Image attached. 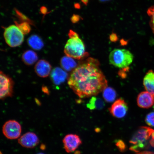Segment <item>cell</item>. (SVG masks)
Masks as SVG:
<instances>
[{
  "instance_id": "6da1fadb",
  "label": "cell",
  "mask_w": 154,
  "mask_h": 154,
  "mask_svg": "<svg viewBox=\"0 0 154 154\" xmlns=\"http://www.w3.org/2000/svg\"><path fill=\"white\" fill-rule=\"evenodd\" d=\"M99 66L97 60L89 57L73 71L68 84L79 97L96 96L107 87V80Z\"/></svg>"
},
{
  "instance_id": "7a4b0ae2",
  "label": "cell",
  "mask_w": 154,
  "mask_h": 154,
  "mask_svg": "<svg viewBox=\"0 0 154 154\" xmlns=\"http://www.w3.org/2000/svg\"><path fill=\"white\" fill-rule=\"evenodd\" d=\"M69 38L64 47V52L67 56L80 60L88 55L85 46L78 34L72 30L68 34Z\"/></svg>"
},
{
  "instance_id": "3957f363",
  "label": "cell",
  "mask_w": 154,
  "mask_h": 154,
  "mask_svg": "<svg viewBox=\"0 0 154 154\" xmlns=\"http://www.w3.org/2000/svg\"><path fill=\"white\" fill-rule=\"evenodd\" d=\"M154 130L147 127H141L134 133L130 141L131 151L138 152L147 145V141Z\"/></svg>"
},
{
  "instance_id": "277c9868",
  "label": "cell",
  "mask_w": 154,
  "mask_h": 154,
  "mask_svg": "<svg viewBox=\"0 0 154 154\" xmlns=\"http://www.w3.org/2000/svg\"><path fill=\"white\" fill-rule=\"evenodd\" d=\"M134 55L131 52L125 49H115L109 57L110 64L119 68L128 67L134 60Z\"/></svg>"
},
{
  "instance_id": "5b68a950",
  "label": "cell",
  "mask_w": 154,
  "mask_h": 154,
  "mask_svg": "<svg viewBox=\"0 0 154 154\" xmlns=\"http://www.w3.org/2000/svg\"><path fill=\"white\" fill-rule=\"evenodd\" d=\"M24 35L18 27L14 25L5 28L4 32L6 43L12 48L18 47L22 44L24 40Z\"/></svg>"
},
{
  "instance_id": "8992f818",
  "label": "cell",
  "mask_w": 154,
  "mask_h": 154,
  "mask_svg": "<svg viewBox=\"0 0 154 154\" xmlns=\"http://www.w3.org/2000/svg\"><path fill=\"white\" fill-rule=\"evenodd\" d=\"M22 127L19 123L14 120L7 121L2 128L3 134L10 140L17 139L20 137L22 132Z\"/></svg>"
},
{
  "instance_id": "52a82bcc",
  "label": "cell",
  "mask_w": 154,
  "mask_h": 154,
  "mask_svg": "<svg viewBox=\"0 0 154 154\" xmlns=\"http://www.w3.org/2000/svg\"><path fill=\"white\" fill-rule=\"evenodd\" d=\"M1 78V90L0 98L3 100L12 96L13 94L14 82L12 79L2 71L0 74Z\"/></svg>"
},
{
  "instance_id": "ba28073f",
  "label": "cell",
  "mask_w": 154,
  "mask_h": 154,
  "mask_svg": "<svg viewBox=\"0 0 154 154\" xmlns=\"http://www.w3.org/2000/svg\"><path fill=\"white\" fill-rule=\"evenodd\" d=\"M63 141L65 151L68 153L75 151L82 143L79 137L73 134L66 135L63 138Z\"/></svg>"
},
{
  "instance_id": "9c48e42d",
  "label": "cell",
  "mask_w": 154,
  "mask_h": 154,
  "mask_svg": "<svg viewBox=\"0 0 154 154\" xmlns=\"http://www.w3.org/2000/svg\"><path fill=\"white\" fill-rule=\"evenodd\" d=\"M128 110V104L122 99L117 100L109 109V112L113 116L119 119L124 117Z\"/></svg>"
},
{
  "instance_id": "30bf717a",
  "label": "cell",
  "mask_w": 154,
  "mask_h": 154,
  "mask_svg": "<svg viewBox=\"0 0 154 154\" xmlns=\"http://www.w3.org/2000/svg\"><path fill=\"white\" fill-rule=\"evenodd\" d=\"M18 142L23 147L32 149L38 145L39 140L36 134L32 132H28L19 138Z\"/></svg>"
},
{
  "instance_id": "8fae6325",
  "label": "cell",
  "mask_w": 154,
  "mask_h": 154,
  "mask_svg": "<svg viewBox=\"0 0 154 154\" xmlns=\"http://www.w3.org/2000/svg\"><path fill=\"white\" fill-rule=\"evenodd\" d=\"M137 101L140 108H149L154 104V96L147 91L142 92L138 95Z\"/></svg>"
},
{
  "instance_id": "7c38bea8",
  "label": "cell",
  "mask_w": 154,
  "mask_h": 154,
  "mask_svg": "<svg viewBox=\"0 0 154 154\" xmlns=\"http://www.w3.org/2000/svg\"><path fill=\"white\" fill-rule=\"evenodd\" d=\"M35 71L38 76L47 78L51 72V66L50 63L45 60H41L36 63Z\"/></svg>"
},
{
  "instance_id": "4fadbf2b",
  "label": "cell",
  "mask_w": 154,
  "mask_h": 154,
  "mask_svg": "<svg viewBox=\"0 0 154 154\" xmlns=\"http://www.w3.org/2000/svg\"><path fill=\"white\" fill-rule=\"evenodd\" d=\"M51 77L54 83L58 85L65 81L67 77V74L63 69L56 67L52 71Z\"/></svg>"
},
{
  "instance_id": "5bb4252c",
  "label": "cell",
  "mask_w": 154,
  "mask_h": 154,
  "mask_svg": "<svg viewBox=\"0 0 154 154\" xmlns=\"http://www.w3.org/2000/svg\"><path fill=\"white\" fill-rule=\"evenodd\" d=\"M143 84L147 91L154 96V72L150 70L146 73L143 80Z\"/></svg>"
},
{
  "instance_id": "9a60e30c",
  "label": "cell",
  "mask_w": 154,
  "mask_h": 154,
  "mask_svg": "<svg viewBox=\"0 0 154 154\" xmlns=\"http://www.w3.org/2000/svg\"><path fill=\"white\" fill-rule=\"evenodd\" d=\"M28 44L30 47L35 50H40L43 48L44 44L41 38L36 35H32L28 38Z\"/></svg>"
},
{
  "instance_id": "2e32d148",
  "label": "cell",
  "mask_w": 154,
  "mask_h": 154,
  "mask_svg": "<svg viewBox=\"0 0 154 154\" xmlns=\"http://www.w3.org/2000/svg\"><path fill=\"white\" fill-rule=\"evenodd\" d=\"M105 103L100 98L92 96L87 104V107L91 110H100L105 107Z\"/></svg>"
},
{
  "instance_id": "e0dca14e",
  "label": "cell",
  "mask_w": 154,
  "mask_h": 154,
  "mask_svg": "<svg viewBox=\"0 0 154 154\" xmlns=\"http://www.w3.org/2000/svg\"><path fill=\"white\" fill-rule=\"evenodd\" d=\"M22 59L25 64L30 66L33 65L37 61L38 56L37 54L33 51L28 50L23 54Z\"/></svg>"
},
{
  "instance_id": "ac0fdd59",
  "label": "cell",
  "mask_w": 154,
  "mask_h": 154,
  "mask_svg": "<svg viewBox=\"0 0 154 154\" xmlns=\"http://www.w3.org/2000/svg\"><path fill=\"white\" fill-rule=\"evenodd\" d=\"M60 65L65 71L70 72L74 68H76L77 63L72 58L70 57H63L60 60Z\"/></svg>"
},
{
  "instance_id": "d6986e66",
  "label": "cell",
  "mask_w": 154,
  "mask_h": 154,
  "mask_svg": "<svg viewBox=\"0 0 154 154\" xmlns=\"http://www.w3.org/2000/svg\"><path fill=\"white\" fill-rule=\"evenodd\" d=\"M103 91V97L106 102L111 103L115 100L117 93L113 88L107 87Z\"/></svg>"
},
{
  "instance_id": "ffe728a7",
  "label": "cell",
  "mask_w": 154,
  "mask_h": 154,
  "mask_svg": "<svg viewBox=\"0 0 154 154\" xmlns=\"http://www.w3.org/2000/svg\"><path fill=\"white\" fill-rule=\"evenodd\" d=\"M15 24L18 27L21 32L24 34H27L31 30L30 24L26 22H22L19 23L18 22H15Z\"/></svg>"
},
{
  "instance_id": "44dd1931",
  "label": "cell",
  "mask_w": 154,
  "mask_h": 154,
  "mask_svg": "<svg viewBox=\"0 0 154 154\" xmlns=\"http://www.w3.org/2000/svg\"><path fill=\"white\" fill-rule=\"evenodd\" d=\"M147 13L150 18V26L154 34V5L152 6L148 9Z\"/></svg>"
},
{
  "instance_id": "7402d4cb",
  "label": "cell",
  "mask_w": 154,
  "mask_h": 154,
  "mask_svg": "<svg viewBox=\"0 0 154 154\" xmlns=\"http://www.w3.org/2000/svg\"><path fill=\"white\" fill-rule=\"evenodd\" d=\"M146 122L149 126L154 127V112L148 114L146 117Z\"/></svg>"
},
{
  "instance_id": "603a6c76",
  "label": "cell",
  "mask_w": 154,
  "mask_h": 154,
  "mask_svg": "<svg viewBox=\"0 0 154 154\" xmlns=\"http://www.w3.org/2000/svg\"><path fill=\"white\" fill-rule=\"evenodd\" d=\"M15 10V12L16 13V14L17 16H18V18L22 20V22H26L29 23L31 24H33V23L32 22V21L30 20L28 18L26 17L22 13H21L19 11L17 10Z\"/></svg>"
},
{
  "instance_id": "cb8c5ba5",
  "label": "cell",
  "mask_w": 154,
  "mask_h": 154,
  "mask_svg": "<svg viewBox=\"0 0 154 154\" xmlns=\"http://www.w3.org/2000/svg\"><path fill=\"white\" fill-rule=\"evenodd\" d=\"M116 145L121 151H123L126 148V146L122 140H119L116 142Z\"/></svg>"
},
{
  "instance_id": "d4e9b609",
  "label": "cell",
  "mask_w": 154,
  "mask_h": 154,
  "mask_svg": "<svg viewBox=\"0 0 154 154\" xmlns=\"http://www.w3.org/2000/svg\"><path fill=\"white\" fill-rule=\"evenodd\" d=\"M80 17L78 15L74 14L71 18V21L74 23L78 22L79 21Z\"/></svg>"
},
{
  "instance_id": "484cf974",
  "label": "cell",
  "mask_w": 154,
  "mask_h": 154,
  "mask_svg": "<svg viewBox=\"0 0 154 154\" xmlns=\"http://www.w3.org/2000/svg\"><path fill=\"white\" fill-rule=\"evenodd\" d=\"M110 40L111 41L115 42V40H116L117 39V36L116 35L113 34H112L110 36Z\"/></svg>"
},
{
  "instance_id": "4316f807",
  "label": "cell",
  "mask_w": 154,
  "mask_h": 154,
  "mask_svg": "<svg viewBox=\"0 0 154 154\" xmlns=\"http://www.w3.org/2000/svg\"><path fill=\"white\" fill-rule=\"evenodd\" d=\"M40 11L42 14H46L47 12V9L45 7H42L40 9Z\"/></svg>"
},
{
  "instance_id": "83f0119b",
  "label": "cell",
  "mask_w": 154,
  "mask_h": 154,
  "mask_svg": "<svg viewBox=\"0 0 154 154\" xmlns=\"http://www.w3.org/2000/svg\"><path fill=\"white\" fill-rule=\"evenodd\" d=\"M137 154H154V153L149 151H144Z\"/></svg>"
},
{
  "instance_id": "f1b7e54d",
  "label": "cell",
  "mask_w": 154,
  "mask_h": 154,
  "mask_svg": "<svg viewBox=\"0 0 154 154\" xmlns=\"http://www.w3.org/2000/svg\"><path fill=\"white\" fill-rule=\"evenodd\" d=\"M149 143L151 144V145L152 146V147H154V139H152L149 141Z\"/></svg>"
},
{
  "instance_id": "f546056e",
  "label": "cell",
  "mask_w": 154,
  "mask_h": 154,
  "mask_svg": "<svg viewBox=\"0 0 154 154\" xmlns=\"http://www.w3.org/2000/svg\"><path fill=\"white\" fill-rule=\"evenodd\" d=\"M82 1L86 5L88 3V0H82Z\"/></svg>"
},
{
  "instance_id": "4dcf8cb0",
  "label": "cell",
  "mask_w": 154,
  "mask_h": 154,
  "mask_svg": "<svg viewBox=\"0 0 154 154\" xmlns=\"http://www.w3.org/2000/svg\"><path fill=\"white\" fill-rule=\"evenodd\" d=\"M152 138L154 139V131L152 133L151 135Z\"/></svg>"
},
{
  "instance_id": "1f68e13d",
  "label": "cell",
  "mask_w": 154,
  "mask_h": 154,
  "mask_svg": "<svg viewBox=\"0 0 154 154\" xmlns=\"http://www.w3.org/2000/svg\"><path fill=\"white\" fill-rule=\"evenodd\" d=\"M45 145H42L41 146V149H45Z\"/></svg>"
},
{
  "instance_id": "d6a6232c",
  "label": "cell",
  "mask_w": 154,
  "mask_h": 154,
  "mask_svg": "<svg viewBox=\"0 0 154 154\" xmlns=\"http://www.w3.org/2000/svg\"><path fill=\"white\" fill-rule=\"evenodd\" d=\"M37 154H44L43 153H38Z\"/></svg>"
},
{
  "instance_id": "836d02e7",
  "label": "cell",
  "mask_w": 154,
  "mask_h": 154,
  "mask_svg": "<svg viewBox=\"0 0 154 154\" xmlns=\"http://www.w3.org/2000/svg\"><path fill=\"white\" fill-rule=\"evenodd\" d=\"M100 1H107V0H100Z\"/></svg>"
},
{
  "instance_id": "e575fe53",
  "label": "cell",
  "mask_w": 154,
  "mask_h": 154,
  "mask_svg": "<svg viewBox=\"0 0 154 154\" xmlns=\"http://www.w3.org/2000/svg\"><path fill=\"white\" fill-rule=\"evenodd\" d=\"M153 108H154V106H153Z\"/></svg>"
}]
</instances>
